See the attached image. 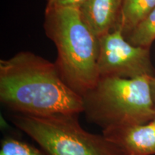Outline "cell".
Instances as JSON below:
<instances>
[{
  "mask_svg": "<svg viewBox=\"0 0 155 155\" xmlns=\"http://www.w3.org/2000/svg\"><path fill=\"white\" fill-rule=\"evenodd\" d=\"M0 101L15 114L83 113V97L65 82L55 63L20 52L0 61Z\"/></svg>",
  "mask_w": 155,
  "mask_h": 155,
  "instance_id": "1",
  "label": "cell"
},
{
  "mask_svg": "<svg viewBox=\"0 0 155 155\" xmlns=\"http://www.w3.org/2000/svg\"><path fill=\"white\" fill-rule=\"evenodd\" d=\"M44 28L58 50L55 62L69 87L83 96L97 84L98 38L75 9H46Z\"/></svg>",
  "mask_w": 155,
  "mask_h": 155,
  "instance_id": "2",
  "label": "cell"
},
{
  "mask_svg": "<svg viewBox=\"0 0 155 155\" xmlns=\"http://www.w3.org/2000/svg\"><path fill=\"white\" fill-rule=\"evenodd\" d=\"M150 78L101 77L82 96L83 113L103 131L150 123L155 118Z\"/></svg>",
  "mask_w": 155,
  "mask_h": 155,
  "instance_id": "3",
  "label": "cell"
},
{
  "mask_svg": "<svg viewBox=\"0 0 155 155\" xmlns=\"http://www.w3.org/2000/svg\"><path fill=\"white\" fill-rule=\"evenodd\" d=\"M78 115L15 114L12 122L50 155H124L103 134L85 130Z\"/></svg>",
  "mask_w": 155,
  "mask_h": 155,
  "instance_id": "4",
  "label": "cell"
},
{
  "mask_svg": "<svg viewBox=\"0 0 155 155\" xmlns=\"http://www.w3.org/2000/svg\"><path fill=\"white\" fill-rule=\"evenodd\" d=\"M98 44L97 63L100 78L155 76L150 48L133 45L119 29H114L98 38Z\"/></svg>",
  "mask_w": 155,
  "mask_h": 155,
  "instance_id": "5",
  "label": "cell"
},
{
  "mask_svg": "<svg viewBox=\"0 0 155 155\" xmlns=\"http://www.w3.org/2000/svg\"><path fill=\"white\" fill-rule=\"evenodd\" d=\"M102 134L124 155L155 154V125L152 121L108 129Z\"/></svg>",
  "mask_w": 155,
  "mask_h": 155,
  "instance_id": "6",
  "label": "cell"
},
{
  "mask_svg": "<svg viewBox=\"0 0 155 155\" xmlns=\"http://www.w3.org/2000/svg\"><path fill=\"white\" fill-rule=\"evenodd\" d=\"M122 0H88L80 9L81 17L97 38L115 29Z\"/></svg>",
  "mask_w": 155,
  "mask_h": 155,
  "instance_id": "7",
  "label": "cell"
},
{
  "mask_svg": "<svg viewBox=\"0 0 155 155\" xmlns=\"http://www.w3.org/2000/svg\"><path fill=\"white\" fill-rule=\"evenodd\" d=\"M155 8V0H122L115 28L125 38Z\"/></svg>",
  "mask_w": 155,
  "mask_h": 155,
  "instance_id": "8",
  "label": "cell"
},
{
  "mask_svg": "<svg viewBox=\"0 0 155 155\" xmlns=\"http://www.w3.org/2000/svg\"><path fill=\"white\" fill-rule=\"evenodd\" d=\"M135 46L150 48L155 40V8L126 37Z\"/></svg>",
  "mask_w": 155,
  "mask_h": 155,
  "instance_id": "9",
  "label": "cell"
},
{
  "mask_svg": "<svg viewBox=\"0 0 155 155\" xmlns=\"http://www.w3.org/2000/svg\"><path fill=\"white\" fill-rule=\"evenodd\" d=\"M0 155H50L43 149H38L33 145L15 137H5L0 144Z\"/></svg>",
  "mask_w": 155,
  "mask_h": 155,
  "instance_id": "10",
  "label": "cell"
},
{
  "mask_svg": "<svg viewBox=\"0 0 155 155\" xmlns=\"http://www.w3.org/2000/svg\"><path fill=\"white\" fill-rule=\"evenodd\" d=\"M88 0H48L46 9H80Z\"/></svg>",
  "mask_w": 155,
  "mask_h": 155,
  "instance_id": "11",
  "label": "cell"
},
{
  "mask_svg": "<svg viewBox=\"0 0 155 155\" xmlns=\"http://www.w3.org/2000/svg\"><path fill=\"white\" fill-rule=\"evenodd\" d=\"M150 88L151 94H152V97L155 108V76L150 78Z\"/></svg>",
  "mask_w": 155,
  "mask_h": 155,
  "instance_id": "12",
  "label": "cell"
},
{
  "mask_svg": "<svg viewBox=\"0 0 155 155\" xmlns=\"http://www.w3.org/2000/svg\"><path fill=\"white\" fill-rule=\"evenodd\" d=\"M152 122H153V123H154V124L155 125V118L154 119V120H153V121H152Z\"/></svg>",
  "mask_w": 155,
  "mask_h": 155,
  "instance_id": "13",
  "label": "cell"
}]
</instances>
